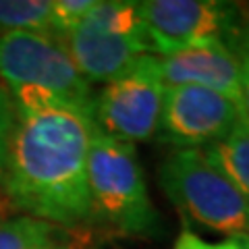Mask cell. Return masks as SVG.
Returning a JSON list of instances; mask_svg holds the SVG:
<instances>
[{"instance_id":"obj_1","label":"cell","mask_w":249,"mask_h":249,"mask_svg":"<svg viewBox=\"0 0 249 249\" xmlns=\"http://www.w3.org/2000/svg\"><path fill=\"white\" fill-rule=\"evenodd\" d=\"M15 127L0 185L11 204L50 224H79L91 216L88 156L93 112L52 93L9 89Z\"/></svg>"},{"instance_id":"obj_2","label":"cell","mask_w":249,"mask_h":249,"mask_svg":"<svg viewBox=\"0 0 249 249\" xmlns=\"http://www.w3.org/2000/svg\"><path fill=\"white\" fill-rule=\"evenodd\" d=\"M91 216L123 235H154L160 227L135 145L93 129L88 156Z\"/></svg>"},{"instance_id":"obj_3","label":"cell","mask_w":249,"mask_h":249,"mask_svg":"<svg viewBox=\"0 0 249 249\" xmlns=\"http://www.w3.org/2000/svg\"><path fill=\"white\" fill-rule=\"evenodd\" d=\"M60 40L89 83H110L137 58L154 54L142 2L133 0H98L88 17Z\"/></svg>"},{"instance_id":"obj_4","label":"cell","mask_w":249,"mask_h":249,"mask_svg":"<svg viewBox=\"0 0 249 249\" xmlns=\"http://www.w3.org/2000/svg\"><path fill=\"white\" fill-rule=\"evenodd\" d=\"M168 199L193 224L222 235H249V201L208 160L204 150H177L160 166Z\"/></svg>"},{"instance_id":"obj_5","label":"cell","mask_w":249,"mask_h":249,"mask_svg":"<svg viewBox=\"0 0 249 249\" xmlns=\"http://www.w3.org/2000/svg\"><path fill=\"white\" fill-rule=\"evenodd\" d=\"M0 79L6 89H40L93 112L89 81L75 67L62 40L50 31L0 36Z\"/></svg>"},{"instance_id":"obj_6","label":"cell","mask_w":249,"mask_h":249,"mask_svg":"<svg viewBox=\"0 0 249 249\" xmlns=\"http://www.w3.org/2000/svg\"><path fill=\"white\" fill-rule=\"evenodd\" d=\"M164 88L158 56L145 54L93 98V123L123 142H147L160 129Z\"/></svg>"},{"instance_id":"obj_7","label":"cell","mask_w":249,"mask_h":249,"mask_svg":"<svg viewBox=\"0 0 249 249\" xmlns=\"http://www.w3.org/2000/svg\"><path fill=\"white\" fill-rule=\"evenodd\" d=\"M142 17L154 54H170L204 44H229L241 31L239 6L220 0H147Z\"/></svg>"},{"instance_id":"obj_8","label":"cell","mask_w":249,"mask_h":249,"mask_svg":"<svg viewBox=\"0 0 249 249\" xmlns=\"http://www.w3.org/2000/svg\"><path fill=\"white\" fill-rule=\"evenodd\" d=\"M241 114L231 98L197 85H166L160 129L178 150H204L224 139Z\"/></svg>"},{"instance_id":"obj_9","label":"cell","mask_w":249,"mask_h":249,"mask_svg":"<svg viewBox=\"0 0 249 249\" xmlns=\"http://www.w3.org/2000/svg\"><path fill=\"white\" fill-rule=\"evenodd\" d=\"M164 85H197L241 106V65L232 46L216 42L158 56Z\"/></svg>"},{"instance_id":"obj_10","label":"cell","mask_w":249,"mask_h":249,"mask_svg":"<svg viewBox=\"0 0 249 249\" xmlns=\"http://www.w3.org/2000/svg\"><path fill=\"white\" fill-rule=\"evenodd\" d=\"M204 154L249 201V121L245 114H239L227 137L204 147Z\"/></svg>"},{"instance_id":"obj_11","label":"cell","mask_w":249,"mask_h":249,"mask_svg":"<svg viewBox=\"0 0 249 249\" xmlns=\"http://www.w3.org/2000/svg\"><path fill=\"white\" fill-rule=\"evenodd\" d=\"M54 0H0V36L17 31H50Z\"/></svg>"},{"instance_id":"obj_12","label":"cell","mask_w":249,"mask_h":249,"mask_svg":"<svg viewBox=\"0 0 249 249\" xmlns=\"http://www.w3.org/2000/svg\"><path fill=\"white\" fill-rule=\"evenodd\" d=\"M56 245L54 227L34 216L0 220V249H50Z\"/></svg>"},{"instance_id":"obj_13","label":"cell","mask_w":249,"mask_h":249,"mask_svg":"<svg viewBox=\"0 0 249 249\" xmlns=\"http://www.w3.org/2000/svg\"><path fill=\"white\" fill-rule=\"evenodd\" d=\"M98 0H54L52 11V34L67 36L93 11Z\"/></svg>"},{"instance_id":"obj_14","label":"cell","mask_w":249,"mask_h":249,"mask_svg":"<svg viewBox=\"0 0 249 249\" xmlns=\"http://www.w3.org/2000/svg\"><path fill=\"white\" fill-rule=\"evenodd\" d=\"M237 40L235 54L241 65V112L249 121V23L241 27Z\"/></svg>"},{"instance_id":"obj_15","label":"cell","mask_w":249,"mask_h":249,"mask_svg":"<svg viewBox=\"0 0 249 249\" xmlns=\"http://www.w3.org/2000/svg\"><path fill=\"white\" fill-rule=\"evenodd\" d=\"M15 127V108H13V100L9 89H4L0 85V177L4 170V162H6V150H9V142H11V133Z\"/></svg>"},{"instance_id":"obj_16","label":"cell","mask_w":249,"mask_h":249,"mask_svg":"<svg viewBox=\"0 0 249 249\" xmlns=\"http://www.w3.org/2000/svg\"><path fill=\"white\" fill-rule=\"evenodd\" d=\"M173 249H239V247L235 245V241H232V239L220 241V243H208V241L197 237L193 231L185 229L181 235L177 237Z\"/></svg>"},{"instance_id":"obj_17","label":"cell","mask_w":249,"mask_h":249,"mask_svg":"<svg viewBox=\"0 0 249 249\" xmlns=\"http://www.w3.org/2000/svg\"><path fill=\"white\" fill-rule=\"evenodd\" d=\"M235 241V245L239 249H249V235H239V237H231Z\"/></svg>"},{"instance_id":"obj_18","label":"cell","mask_w":249,"mask_h":249,"mask_svg":"<svg viewBox=\"0 0 249 249\" xmlns=\"http://www.w3.org/2000/svg\"><path fill=\"white\" fill-rule=\"evenodd\" d=\"M50 249H71V247H67V245H58V243H56V245H52Z\"/></svg>"}]
</instances>
